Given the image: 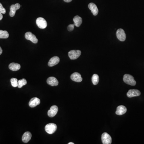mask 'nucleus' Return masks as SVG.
I'll list each match as a JSON object with an SVG mask.
<instances>
[{
  "mask_svg": "<svg viewBox=\"0 0 144 144\" xmlns=\"http://www.w3.org/2000/svg\"><path fill=\"white\" fill-rule=\"evenodd\" d=\"M123 80L126 84L131 86H135L136 84V82L133 76L129 74H125L124 75Z\"/></svg>",
  "mask_w": 144,
  "mask_h": 144,
  "instance_id": "obj_1",
  "label": "nucleus"
},
{
  "mask_svg": "<svg viewBox=\"0 0 144 144\" xmlns=\"http://www.w3.org/2000/svg\"><path fill=\"white\" fill-rule=\"evenodd\" d=\"M57 129V126L55 124L51 123L46 125L45 130L46 133L49 134H52L56 131Z\"/></svg>",
  "mask_w": 144,
  "mask_h": 144,
  "instance_id": "obj_2",
  "label": "nucleus"
},
{
  "mask_svg": "<svg viewBox=\"0 0 144 144\" xmlns=\"http://www.w3.org/2000/svg\"><path fill=\"white\" fill-rule=\"evenodd\" d=\"M36 24L37 26L41 29H45L47 26L46 21L42 17H39L36 20Z\"/></svg>",
  "mask_w": 144,
  "mask_h": 144,
  "instance_id": "obj_3",
  "label": "nucleus"
},
{
  "mask_svg": "<svg viewBox=\"0 0 144 144\" xmlns=\"http://www.w3.org/2000/svg\"><path fill=\"white\" fill-rule=\"evenodd\" d=\"M81 52L80 50H72L68 53L69 57L71 60H75L80 57Z\"/></svg>",
  "mask_w": 144,
  "mask_h": 144,
  "instance_id": "obj_4",
  "label": "nucleus"
},
{
  "mask_svg": "<svg viewBox=\"0 0 144 144\" xmlns=\"http://www.w3.org/2000/svg\"><path fill=\"white\" fill-rule=\"evenodd\" d=\"M101 140L103 144H111L112 143V138L111 136L107 133H104L101 136Z\"/></svg>",
  "mask_w": 144,
  "mask_h": 144,
  "instance_id": "obj_5",
  "label": "nucleus"
},
{
  "mask_svg": "<svg viewBox=\"0 0 144 144\" xmlns=\"http://www.w3.org/2000/svg\"><path fill=\"white\" fill-rule=\"evenodd\" d=\"M25 37L26 39L31 41L34 44H36L38 43V39L36 37V36L31 32H28L26 33L25 34Z\"/></svg>",
  "mask_w": 144,
  "mask_h": 144,
  "instance_id": "obj_6",
  "label": "nucleus"
},
{
  "mask_svg": "<svg viewBox=\"0 0 144 144\" xmlns=\"http://www.w3.org/2000/svg\"><path fill=\"white\" fill-rule=\"evenodd\" d=\"M117 38L119 40L124 41L126 40V35L124 31L122 28L118 29L116 33Z\"/></svg>",
  "mask_w": 144,
  "mask_h": 144,
  "instance_id": "obj_7",
  "label": "nucleus"
},
{
  "mask_svg": "<svg viewBox=\"0 0 144 144\" xmlns=\"http://www.w3.org/2000/svg\"><path fill=\"white\" fill-rule=\"evenodd\" d=\"M141 93L139 90L136 89H130L127 93V96L129 98L138 97L141 95Z\"/></svg>",
  "mask_w": 144,
  "mask_h": 144,
  "instance_id": "obj_8",
  "label": "nucleus"
},
{
  "mask_svg": "<svg viewBox=\"0 0 144 144\" xmlns=\"http://www.w3.org/2000/svg\"><path fill=\"white\" fill-rule=\"evenodd\" d=\"M21 7V5L19 3L13 4L10 7V12L9 15L11 17H13L15 15L16 12L17 10L19 9Z\"/></svg>",
  "mask_w": 144,
  "mask_h": 144,
  "instance_id": "obj_9",
  "label": "nucleus"
},
{
  "mask_svg": "<svg viewBox=\"0 0 144 144\" xmlns=\"http://www.w3.org/2000/svg\"><path fill=\"white\" fill-rule=\"evenodd\" d=\"M58 111V107L56 105H53L50 108L48 112V115L50 117H53L57 115Z\"/></svg>",
  "mask_w": 144,
  "mask_h": 144,
  "instance_id": "obj_10",
  "label": "nucleus"
},
{
  "mask_svg": "<svg viewBox=\"0 0 144 144\" xmlns=\"http://www.w3.org/2000/svg\"><path fill=\"white\" fill-rule=\"evenodd\" d=\"M70 79L72 81L76 82H81L82 80V78L81 74L76 72L71 75Z\"/></svg>",
  "mask_w": 144,
  "mask_h": 144,
  "instance_id": "obj_11",
  "label": "nucleus"
},
{
  "mask_svg": "<svg viewBox=\"0 0 144 144\" xmlns=\"http://www.w3.org/2000/svg\"><path fill=\"white\" fill-rule=\"evenodd\" d=\"M88 7L89 9L91 10V12L94 15L97 16L98 15L99 10L95 4L92 3H90L88 4Z\"/></svg>",
  "mask_w": 144,
  "mask_h": 144,
  "instance_id": "obj_12",
  "label": "nucleus"
},
{
  "mask_svg": "<svg viewBox=\"0 0 144 144\" xmlns=\"http://www.w3.org/2000/svg\"><path fill=\"white\" fill-rule=\"evenodd\" d=\"M40 100L37 97H34L31 99L29 102V106L33 108L37 106L40 104Z\"/></svg>",
  "mask_w": 144,
  "mask_h": 144,
  "instance_id": "obj_13",
  "label": "nucleus"
},
{
  "mask_svg": "<svg viewBox=\"0 0 144 144\" xmlns=\"http://www.w3.org/2000/svg\"><path fill=\"white\" fill-rule=\"evenodd\" d=\"M60 62V58L57 56L53 57L51 58L49 60V62L48 63V65L49 67H53L57 64Z\"/></svg>",
  "mask_w": 144,
  "mask_h": 144,
  "instance_id": "obj_14",
  "label": "nucleus"
},
{
  "mask_svg": "<svg viewBox=\"0 0 144 144\" xmlns=\"http://www.w3.org/2000/svg\"><path fill=\"white\" fill-rule=\"evenodd\" d=\"M127 111V109L124 106L120 105L117 107L116 114L117 115H122Z\"/></svg>",
  "mask_w": 144,
  "mask_h": 144,
  "instance_id": "obj_15",
  "label": "nucleus"
},
{
  "mask_svg": "<svg viewBox=\"0 0 144 144\" xmlns=\"http://www.w3.org/2000/svg\"><path fill=\"white\" fill-rule=\"evenodd\" d=\"M46 81H47V84L51 86H56L58 85V81L55 77H49L48 78Z\"/></svg>",
  "mask_w": 144,
  "mask_h": 144,
  "instance_id": "obj_16",
  "label": "nucleus"
},
{
  "mask_svg": "<svg viewBox=\"0 0 144 144\" xmlns=\"http://www.w3.org/2000/svg\"><path fill=\"white\" fill-rule=\"evenodd\" d=\"M32 137V134L30 132H26L23 134L22 138V141L25 143L28 142Z\"/></svg>",
  "mask_w": 144,
  "mask_h": 144,
  "instance_id": "obj_17",
  "label": "nucleus"
},
{
  "mask_svg": "<svg viewBox=\"0 0 144 144\" xmlns=\"http://www.w3.org/2000/svg\"><path fill=\"white\" fill-rule=\"evenodd\" d=\"M9 68L12 71H16L19 70L21 68L20 64L16 63H12L9 65Z\"/></svg>",
  "mask_w": 144,
  "mask_h": 144,
  "instance_id": "obj_18",
  "label": "nucleus"
},
{
  "mask_svg": "<svg viewBox=\"0 0 144 144\" xmlns=\"http://www.w3.org/2000/svg\"><path fill=\"white\" fill-rule=\"evenodd\" d=\"M74 25L76 27H79L82 23V19L79 16H76L73 19Z\"/></svg>",
  "mask_w": 144,
  "mask_h": 144,
  "instance_id": "obj_19",
  "label": "nucleus"
},
{
  "mask_svg": "<svg viewBox=\"0 0 144 144\" xmlns=\"http://www.w3.org/2000/svg\"><path fill=\"white\" fill-rule=\"evenodd\" d=\"M9 37V34L6 31L0 30V39H7Z\"/></svg>",
  "mask_w": 144,
  "mask_h": 144,
  "instance_id": "obj_20",
  "label": "nucleus"
},
{
  "mask_svg": "<svg viewBox=\"0 0 144 144\" xmlns=\"http://www.w3.org/2000/svg\"><path fill=\"white\" fill-rule=\"evenodd\" d=\"M99 75L97 74H94L92 77V82L94 85H97L99 83Z\"/></svg>",
  "mask_w": 144,
  "mask_h": 144,
  "instance_id": "obj_21",
  "label": "nucleus"
},
{
  "mask_svg": "<svg viewBox=\"0 0 144 144\" xmlns=\"http://www.w3.org/2000/svg\"><path fill=\"white\" fill-rule=\"evenodd\" d=\"M27 84V81L26 79H21V80L18 81V87L19 88H21L24 85H26Z\"/></svg>",
  "mask_w": 144,
  "mask_h": 144,
  "instance_id": "obj_22",
  "label": "nucleus"
},
{
  "mask_svg": "<svg viewBox=\"0 0 144 144\" xmlns=\"http://www.w3.org/2000/svg\"><path fill=\"white\" fill-rule=\"evenodd\" d=\"M10 82H11V85L14 87H18V81L16 78H12L10 79Z\"/></svg>",
  "mask_w": 144,
  "mask_h": 144,
  "instance_id": "obj_23",
  "label": "nucleus"
},
{
  "mask_svg": "<svg viewBox=\"0 0 144 144\" xmlns=\"http://www.w3.org/2000/svg\"><path fill=\"white\" fill-rule=\"evenodd\" d=\"M6 11L5 9L3 7V5L0 3V13L4 14L6 13Z\"/></svg>",
  "mask_w": 144,
  "mask_h": 144,
  "instance_id": "obj_24",
  "label": "nucleus"
},
{
  "mask_svg": "<svg viewBox=\"0 0 144 144\" xmlns=\"http://www.w3.org/2000/svg\"><path fill=\"white\" fill-rule=\"evenodd\" d=\"M75 26V25L74 24H71L70 25L68 26L67 27V29H68V31H72L74 30V26Z\"/></svg>",
  "mask_w": 144,
  "mask_h": 144,
  "instance_id": "obj_25",
  "label": "nucleus"
},
{
  "mask_svg": "<svg viewBox=\"0 0 144 144\" xmlns=\"http://www.w3.org/2000/svg\"><path fill=\"white\" fill-rule=\"evenodd\" d=\"M64 1L66 3H70L72 1V0H64Z\"/></svg>",
  "mask_w": 144,
  "mask_h": 144,
  "instance_id": "obj_26",
  "label": "nucleus"
},
{
  "mask_svg": "<svg viewBox=\"0 0 144 144\" xmlns=\"http://www.w3.org/2000/svg\"><path fill=\"white\" fill-rule=\"evenodd\" d=\"M3 16L2 15V13H0V21L2 20L3 19Z\"/></svg>",
  "mask_w": 144,
  "mask_h": 144,
  "instance_id": "obj_27",
  "label": "nucleus"
},
{
  "mask_svg": "<svg viewBox=\"0 0 144 144\" xmlns=\"http://www.w3.org/2000/svg\"><path fill=\"white\" fill-rule=\"evenodd\" d=\"M2 52H3V50H2V48L0 46V55L2 54Z\"/></svg>",
  "mask_w": 144,
  "mask_h": 144,
  "instance_id": "obj_28",
  "label": "nucleus"
},
{
  "mask_svg": "<svg viewBox=\"0 0 144 144\" xmlns=\"http://www.w3.org/2000/svg\"><path fill=\"white\" fill-rule=\"evenodd\" d=\"M68 144H74V143L73 142H70L68 143Z\"/></svg>",
  "mask_w": 144,
  "mask_h": 144,
  "instance_id": "obj_29",
  "label": "nucleus"
}]
</instances>
